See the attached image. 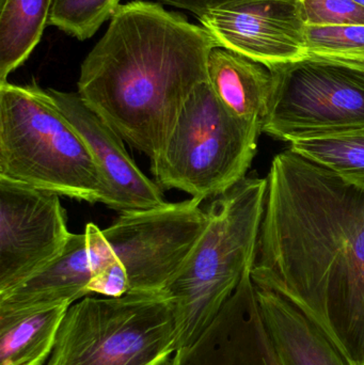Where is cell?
Wrapping results in <instances>:
<instances>
[{
  "instance_id": "8992f818",
  "label": "cell",
  "mask_w": 364,
  "mask_h": 365,
  "mask_svg": "<svg viewBox=\"0 0 364 365\" xmlns=\"http://www.w3.org/2000/svg\"><path fill=\"white\" fill-rule=\"evenodd\" d=\"M261 130L233 115L209 81L194 89L151 171L158 186L203 202L245 179Z\"/></svg>"
},
{
  "instance_id": "7c38bea8",
  "label": "cell",
  "mask_w": 364,
  "mask_h": 365,
  "mask_svg": "<svg viewBox=\"0 0 364 365\" xmlns=\"http://www.w3.org/2000/svg\"><path fill=\"white\" fill-rule=\"evenodd\" d=\"M66 119L89 145L111 192V210L125 212L160 207L168 202L157 182L150 180L128 155L124 140L75 92L47 90Z\"/></svg>"
},
{
  "instance_id": "8fae6325",
  "label": "cell",
  "mask_w": 364,
  "mask_h": 365,
  "mask_svg": "<svg viewBox=\"0 0 364 365\" xmlns=\"http://www.w3.org/2000/svg\"><path fill=\"white\" fill-rule=\"evenodd\" d=\"M251 268L209 327L194 343L177 349L166 365H282L259 304Z\"/></svg>"
},
{
  "instance_id": "5b68a950",
  "label": "cell",
  "mask_w": 364,
  "mask_h": 365,
  "mask_svg": "<svg viewBox=\"0 0 364 365\" xmlns=\"http://www.w3.org/2000/svg\"><path fill=\"white\" fill-rule=\"evenodd\" d=\"M177 343L165 292L87 296L68 307L47 365H166Z\"/></svg>"
},
{
  "instance_id": "5bb4252c",
  "label": "cell",
  "mask_w": 364,
  "mask_h": 365,
  "mask_svg": "<svg viewBox=\"0 0 364 365\" xmlns=\"http://www.w3.org/2000/svg\"><path fill=\"white\" fill-rule=\"evenodd\" d=\"M207 81L233 115L263 133L275 86L273 70L234 51L215 47L207 60Z\"/></svg>"
},
{
  "instance_id": "2e32d148",
  "label": "cell",
  "mask_w": 364,
  "mask_h": 365,
  "mask_svg": "<svg viewBox=\"0 0 364 365\" xmlns=\"http://www.w3.org/2000/svg\"><path fill=\"white\" fill-rule=\"evenodd\" d=\"M68 307L0 314V365H44Z\"/></svg>"
},
{
  "instance_id": "d6986e66",
  "label": "cell",
  "mask_w": 364,
  "mask_h": 365,
  "mask_svg": "<svg viewBox=\"0 0 364 365\" xmlns=\"http://www.w3.org/2000/svg\"><path fill=\"white\" fill-rule=\"evenodd\" d=\"M306 59L364 66V25H306Z\"/></svg>"
},
{
  "instance_id": "52a82bcc",
  "label": "cell",
  "mask_w": 364,
  "mask_h": 365,
  "mask_svg": "<svg viewBox=\"0 0 364 365\" xmlns=\"http://www.w3.org/2000/svg\"><path fill=\"white\" fill-rule=\"evenodd\" d=\"M273 71L265 134L291 143L364 130V66L305 59Z\"/></svg>"
},
{
  "instance_id": "603a6c76",
  "label": "cell",
  "mask_w": 364,
  "mask_h": 365,
  "mask_svg": "<svg viewBox=\"0 0 364 365\" xmlns=\"http://www.w3.org/2000/svg\"><path fill=\"white\" fill-rule=\"evenodd\" d=\"M157 1L189 11L196 14L197 17L201 16L203 13L211 9V0H157Z\"/></svg>"
},
{
  "instance_id": "7a4b0ae2",
  "label": "cell",
  "mask_w": 364,
  "mask_h": 365,
  "mask_svg": "<svg viewBox=\"0 0 364 365\" xmlns=\"http://www.w3.org/2000/svg\"><path fill=\"white\" fill-rule=\"evenodd\" d=\"M215 47L202 26L160 4H121L81 64L77 93L153 162L186 101L207 81V60Z\"/></svg>"
},
{
  "instance_id": "30bf717a",
  "label": "cell",
  "mask_w": 364,
  "mask_h": 365,
  "mask_svg": "<svg viewBox=\"0 0 364 365\" xmlns=\"http://www.w3.org/2000/svg\"><path fill=\"white\" fill-rule=\"evenodd\" d=\"M218 47L271 70L306 59V24L299 0H237L198 17Z\"/></svg>"
},
{
  "instance_id": "3957f363",
  "label": "cell",
  "mask_w": 364,
  "mask_h": 365,
  "mask_svg": "<svg viewBox=\"0 0 364 365\" xmlns=\"http://www.w3.org/2000/svg\"><path fill=\"white\" fill-rule=\"evenodd\" d=\"M0 178L111 206L110 189L89 145L36 83L0 85Z\"/></svg>"
},
{
  "instance_id": "ba28073f",
  "label": "cell",
  "mask_w": 364,
  "mask_h": 365,
  "mask_svg": "<svg viewBox=\"0 0 364 365\" xmlns=\"http://www.w3.org/2000/svg\"><path fill=\"white\" fill-rule=\"evenodd\" d=\"M202 202L186 200L125 212L103 230L128 272V293H160L177 276L207 222Z\"/></svg>"
},
{
  "instance_id": "277c9868",
  "label": "cell",
  "mask_w": 364,
  "mask_h": 365,
  "mask_svg": "<svg viewBox=\"0 0 364 365\" xmlns=\"http://www.w3.org/2000/svg\"><path fill=\"white\" fill-rule=\"evenodd\" d=\"M266 190V179L246 177L207 208L202 234L164 291L175 308L177 351L209 327L254 265Z\"/></svg>"
},
{
  "instance_id": "9a60e30c",
  "label": "cell",
  "mask_w": 364,
  "mask_h": 365,
  "mask_svg": "<svg viewBox=\"0 0 364 365\" xmlns=\"http://www.w3.org/2000/svg\"><path fill=\"white\" fill-rule=\"evenodd\" d=\"M256 289L282 365H354L296 307L274 292Z\"/></svg>"
},
{
  "instance_id": "d4e9b609",
  "label": "cell",
  "mask_w": 364,
  "mask_h": 365,
  "mask_svg": "<svg viewBox=\"0 0 364 365\" xmlns=\"http://www.w3.org/2000/svg\"><path fill=\"white\" fill-rule=\"evenodd\" d=\"M353 1L356 2V4H360L364 8V0H353Z\"/></svg>"
},
{
  "instance_id": "4fadbf2b",
  "label": "cell",
  "mask_w": 364,
  "mask_h": 365,
  "mask_svg": "<svg viewBox=\"0 0 364 365\" xmlns=\"http://www.w3.org/2000/svg\"><path fill=\"white\" fill-rule=\"evenodd\" d=\"M92 268L87 237L72 233L63 252L44 269L4 293H0V314L32 312L68 304L90 295Z\"/></svg>"
},
{
  "instance_id": "ffe728a7",
  "label": "cell",
  "mask_w": 364,
  "mask_h": 365,
  "mask_svg": "<svg viewBox=\"0 0 364 365\" xmlns=\"http://www.w3.org/2000/svg\"><path fill=\"white\" fill-rule=\"evenodd\" d=\"M121 0H53L48 25L79 41L93 36L110 21Z\"/></svg>"
},
{
  "instance_id": "e0dca14e",
  "label": "cell",
  "mask_w": 364,
  "mask_h": 365,
  "mask_svg": "<svg viewBox=\"0 0 364 365\" xmlns=\"http://www.w3.org/2000/svg\"><path fill=\"white\" fill-rule=\"evenodd\" d=\"M53 4V0H0V85L40 43Z\"/></svg>"
},
{
  "instance_id": "cb8c5ba5",
  "label": "cell",
  "mask_w": 364,
  "mask_h": 365,
  "mask_svg": "<svg viewBox=\"0 0 364 365\" xmlns=\"http://www.w3.org/2000/svg\"><path fill=\"white\" fill-rule=\"evenodd\" d=\"M237 1V0H211V9L220 4H228V2Z\"/></svg>"
},
{
  "instance_id": "44dd1931",
  "label": "cell",
  "mask_w": 364,
  "mask_h": 365,
  "mask_svg": "<svg viewBox=\"0 0 364 365\" xmlns=\"http://www.w3.org/2000/svg\"><path fill=\"white\" fill-rule=\"evenodd\" d=\"M306 25H364V8L353 0H299Z\"/></svg>"
},
{
  "instance_id": "7402d4cb",
  "label": "cell",
  "mask_w": 364,
  "mask_h": 365,
  "mask_svg": "<svg viewBox=\"0 0 364 365\" xmlns=\"http://www.w3.org/2000/svg\"><path fill=\"white\" fill-rule=\"evenodd\" d=\"M88 291L104 297H121L130 291L128 272L121 261L92 277Z\"/></svg>"
},
{
  "instance_id": "ac0fdd59",
  "label": "cell",
  "mask_w": 364,
  "mask_h": 365,
  "mask_svg": "<svg viewBox=\"0 0 364 365\" xmlns=\"http://www.w3.org/2000/svg\"><path fill=\"white\" fill-rule=\"evenodd\" d=\"M290 150L364 189V130L296 139Z\"/></svg>"
},
{
  "instance_id": "9c48e42d",
  "label": "cell",
  "mask_w": 364,
  "mask_h": 365,
  "mask_svg": "<svg viewBox=\"0 0 364 365\" xmlns=\"http://www.w3.org/2000/svg\"><path fill=\"white\" fill-rule=\"evenodd\" d=\"M71 235L60 195L0 178V293L55 261Z\"/></svg>"
},
{
  "instance_id": "6da1fadb",
  "label": "cell",
  "mask_w": 364,
  "mask_h": 365,
  "mask_svg": "<svg viewBox=\"0 0 364 365\" xmlns=\"http://www.w3.org/2000/svg\"><path fill=\"white\" fill-rule=\"evenodd\" d=\"M251 278L364 365V189L290 149L266 178Z\"/></svg>"
}]
</instances>
